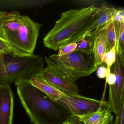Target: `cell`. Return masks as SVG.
Here are the masks:
<instances>
[{"mask_svg": "<svg viewBox=\"0 0 124 124\" xmlns=\"http://www.w3.org/2000/svg\"><path fill=\"white\" fill-rule=\"evenodd\" d=\"M43 64V58L39 55L20 57L12 54H0V85L30 81L42 71Z\"/></svg>", "mask_w": 124, "mask_h": 124, "instance_id": "cell-4", "label": "cell"}, {"mask_svg": "<svg viewBox=\"0 0 124 124\" xmlns=\"http://www.w3.org/2000/svg\"><path fill=\"white\" fill-rule=\"evenodd\" d=\"M97 8L92 5L81 9H71L62 13L53 29L43 39L45 47L55 51L67 45L89 21Z\"/></svg>", "mask_w": 124, "mask_h": 124, "instance_id": "cell-3", "label": "cell"}, {"mask_svg": "<svg viewBox=\"0 0 124 124\" xmlns=\"http://www.w3.org/2000/svg\"><path fill=\"white\" fill-rule=\"evenodd\" d=\"M114 21L119 23L124 24V8H120L117 9L116 13L114 17Z\"/></svg>", "mask_w": 124, "mask_h": 124, "instance_id": "cell-22", "label": "cell"}, {"mask_svg": "<svg viewBox=\"0 0 124 124\" xmlns=\"http://www.w3.org/2000/svg\"><path fill=\"white\" fill-rule=\"evenodd\" d=\"M77 46L75 51H79L88 55L93 54V38L90 36H87L77 42Z\"/></svg>", "mask_w": 124, "mask_h": 124, "instance_id": "cell-16", "label": "cell"}, {"mask_svg": "<svg viewBox=\"0 0 124 124\" xmlns=\"http://www.w3.org/2000/svg\"><path fill=\"white\" fill-rule=\"evenodd\" d=\"M34 86L39 89L52 100L57 101L64 93L46 82L39 74L30 80Z\"/></svg>", "mask_w": 124, "mask_h": 124, "instance_id": "cell-12", "label": "cell"}, {"mask_svg": "<svg viewBox=\"0 0 124 124\" xmlns=\"http://www.w3.org/2000/svg\"><path fill=\"white\" fill-rule=\"evenodd\" d=\"M111 67L112 73L116 76V80L114 85H109L108 100L107 102L110 110L117 115L124 104V66L116 54V61Z\"/></svg>", "mask_w": 124, "mask_h": 124, "instance_id": "cell-8", "label": "cell"}, {"mask_svg": "<svg viewBox=\"0 0 124 124\" xmlns=\"http://www.w3.org/2000/svg\"><path fill=\"white\" fill-rule=\"evenodd\" d=\"M3 11H0V18H1V16H2V14Z\"/></svg>", "mask_w": 124, "mask_h": 124, "instance_id": "cell-25", "label": "cell"}, {"mask_svg": "<svg viewBox=\"0 0 124 124\" xmlns=\"http://www.w3.org/2000/svg\"><path fill=\"white\" fill-rule=\"evenodd\" d=\"M12 54L11 49L8 43L0 37V54Z\"/></svg>", "mask_w": 124, "mask_h": 124, "instance_id": "cell-21", "label": "cell"}, {"mask_svg": "<svg viewBox=\"0 0 124 124\" xmlns=\"http://www.w3.org/2000/svg\"><path fill=\"white\" fill-rule=\"evenodd\" d=\"M14 98L10 85H0V124H12Z\"/></svg>", "mask_w": 124, "mask_h": 124, "instance_id": "cell-10", "label": "cell"}, {"mask_svg": "<svg viewBox=\"0 0 124 124\" xmlns=\"http://www.w3.org/2000/svg\"><path fill=\"white\" fill-rule=\"evenodd\" d=\"M77 46V43H72L66 45L59 50L57 55L59 56H64L70 54L75 51Z\"/></svg>", "mask_w": 124, "mask_h": 124, "instance_id": "cell-18", "label": "cell"}, {"mask_svg": "<svg viewBox=\"0 0 124 124\" xmlns=\"http://www.w3.org/2000/svg\"><path fill=\"white\" fill-rule=\"evenodd\" d=\"M104 27L101 29L89 35L93 38V55L94 64L97 68L103 63L104 55L106 52V40Z\"/></svg>", "mask_w": 124, "mask_h": 124, "instance_id": "cell-11", "label": "cell"}, {"mask_svg": "<svg viewBox=\"0 0 124 124\" xmlns=\"http://www.w3.org/2000/svg\"><path fill=\"white\" fill-rule=\"evenodd\" d=\"M103 64L98 66L96 70L97 77L100 79L106 78L111 73V69H107V67L103 65Z\"/></svg>", "mask_w": 124, "mask_h": 124, "instance_id": "cell-20", "label": "cell"}, {"mask_svg": "<svg viewBox=\"0 0 124 124\" xmlns=\"http://www.w3.org/2000/svg\"><path fill=\"white\" fill-rule=\"evenodd\" d=\"M39 75L46 82L63 93L78 94L76 80L53 67L47 66Z\"/></svg>", "mask_w": 124, "mask_h": 124, "instance_id": "cell-9", "label": "cell"}, {"mask_svg": "<svg viewBox=\"0 0 124 124\" xmlns=\"http://www.w3.org/2000/svg\"><path fill=\"white\" fill-rule=\"evenodd\" d=\"M57 101L73 116H81L98 111L108 105L107 101L88 98L79 94L64 93Z\"/></svg>", "mask_w": 124, "mask_h": 124, "instance_id": "cell-6", "label": "cell"}, {"mask_svg": "<svg viewBox=\"0 0 124 124\" xmlns=\"http://www.w3.org/2000/svg\"><path fill=\"white\" fill-rule=\"evenodd\" d=\"M64 124H70V123L69 122H67L66 123H65Z\"/></svg>", "mask_w": 124, "mask_h": 124, "instance_id": "cell-26", "label": "cell"}, {"mask_svg": "<svg viewBox=\"0 0 124 124\" xmlns=\"http://www.w3.org/2000/svg\"><path fill=\"white\" fill-rule=\"evenodd\" d=\"M109 109L108 105L99 109L98 111L85 115L76 116L85 124H94Z\"/></svg>", "mask_w": 124, "mask_h": 124, "instance_id": "cell-15", "label": "cell"}, {"mask_svg": "<svg viewBox=\"0 0 124 124\" xmlns=\"http://www.w3.org/2000/svg\"><path fill=\"white\" fill-rule=\"evenodd\" d=\"M106 82L109 85H114L116 80V76L113 73H111L106 78Z\"/></svg>", "mask_w": 124, "mask_h": 124, "instance_id": "cell-23", "label": "cell"}, {"mask_svg": "<svg viewBox=\"0 0 124 124\" xmlns=\"http://www.w3.org/2000/svg\"><path fill=\"white\" fill-rule=\"evenodd\" d=\"M113 115L109 109L94 124H113Z\"/></svg>", "mask_w": 124, "mask_h": 124, "instance_id": "cell-19", "label": "cell"}, {"mask_svg": "<svg viewBox=\"0 0 124 124\" xmlns=\"http://www.w3.org/2000/svg\"><path fill=\"white\" fill-rule=\"evenodd\" d=\"M113 19L104 27L106 40V52L111 50L116 44V33Z\"/></svg>", "mask_w": 124, "mask_h": 124, "instance_id": "cell-14", "label": "cell"}, {"mask_svg": "<svg viewBox=\"0 0 124 124\" xmlns=\"http://www.w3.org/2000/svg\"><path fill=\"white\" fill-rule=\"evenodd\" d=\"M117 11L116 8L108 6L104 1L101 6L97 8L89 21L74 36L67 44L77 42L85 37L106 26L114 19Z\"/></svg>", "mask_w": 124, "mask_h": 124, "instance_id": "cell-7", "label": "cell"}, {"mask_svg": "<svg viewBox=\"0 0 124 124\" xmlns=\"http://www.w3.org/2000/svg\"><path fill=\"white\" fill-rule=\"evenodd\" d=\"M116 45L114 46L113 47L104 55L103 58V63L106 64L107 69H111V67L116 60Z\"/></svg>", "mask_w": 124, "mask_h": 124, "instance_id": "cell-17", "label": "cell"}, {"mask_svg": "<svg viewBox=\"0 0 124 124\" xmlns=\"http://www.w3.org/2000/svg\"><path fill=\"white\" fill-rule=\"evenodd\" d=\"M42 26L18 11H3L0 19V37L8 43L14 55L30 56L34 54Z\"/></svg>", "mask_w": 124, "mask_h": 124, "instance_id": "cell-2", "label": "cell"}, {"mask_svg": "<svg viewBox=\"0 0 124 124\" xmlns=\"http://www.w3.org/2000/svg\"><path fill=\"white\" fill-rule=\"evenodd\" d=\"M47 66L53 67L75 80L89 76L96 71L93 55L75 51L64 56L53 54L45 58Z\"/></svg>", "mask_w": 124, "mask_h": 124, "instance_id": "cell-5", "label": "cell"}, {"mask_svg": "<svg viewBox=\"0 0 124 124\" xmlns=\"http://www.w3.org/2000/svg\"><path fill=\"white\" fill-rule=\"evenodd\" d=\"M68 122L70 124H85L76 116L71 115Z\"/></svg>", "mask_w": 124, "mask_h": 124, "instance_id": "cell-24", "label": "cell"}, {"mask_svg": "<svg viewBox=\"0 0 124 124\" xmlns=\"http://www.w3.org/2000/svg\"><path fill=\"white\" fill-rule=\"evenodd\" d=\"M114 23L116 33V54L119 56L122 65L124 66V24L115 22Z\"/></svg>", "mask_w": 124, "mask_h": 124, "instance_id": "cell-13", "label": "cell"}, {"mask_svg": "<svg viewBox=\"0 0 124 124\" xmlns=\"http://www.w3.org/2000/svg\"><path fill=\"white\" fill-rule=\"evenodd\" d=\"M21 103L34 124H64L72 114L58 101L50 98L29 80L16 83Z\"/></svg>", "mask_w": 124, "mask_h": 124, "instance_id": "cell-1", "label": "cell"}]
</instances>
